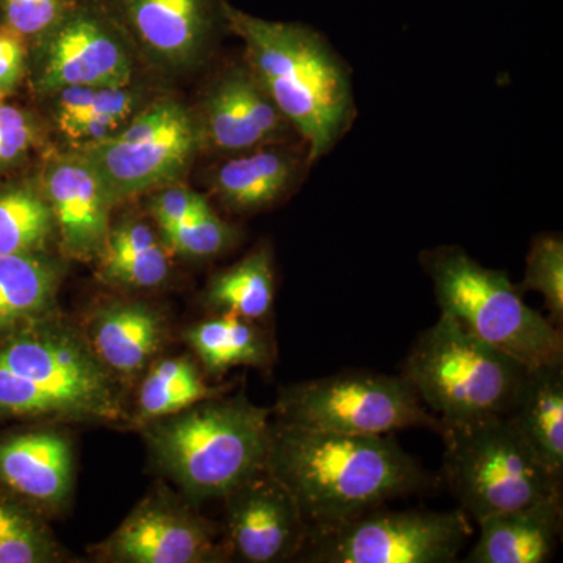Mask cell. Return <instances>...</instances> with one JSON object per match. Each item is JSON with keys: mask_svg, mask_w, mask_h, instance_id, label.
I'll return each instance as SVG.
<instances>
[{"mask_svg": "<svg viewBox=\"0 0 563 563\" xmlns=\"http://www.w3.org/2000/svg\"><path fill=\"white\" fill-rule=\"evenodd\" d=\"M265 470L287 488L309 528L343 523L429 485L393 433L342 435L276 420Z\"/></svg>", "mask_w": 563, "mask_h": 563, "instance_id": "obj_1", "label": "cell"}, {"mask_svg": "<svg viewBox=\"0 0 563 563\" xmlns=\"http://www.w3.org/2000/svg\"><path fill=\"white\" fill-rule=\"evenodd\" d=\"M125 384L58 310L0 340V422L131 421Z\"/></svg>", "mask_w": 563, "mask_h": 563, "instance_id": "obj_2", "label": "cell"}, {"mask_svg": "<svg viewBox=\"0 0 563 563\" xmlns=\"http://www.w3.org/2000/svg\"><path fill=\"white\" fill-rule=\"evenodd\" d=\"M222 20L244 44V65L295 132L309 162L335 146L352 117L351 80L343 63L312 29L261 20L221 2Z\"/></svg>", "mask_w": 563, "mask_h": 563, "instance_id": "obj_3", "label": "cell"}, {"mask_svg": "<svg viewBox=\"0 0 563 563\" xmlns=\"http://www.w3.org/2000/svg\"><path fill=\"white\" fill-rule=\"evenodd\" d=\"M273 409L246 393L214 396L139 426L155 468L192 506L224 499L265 470Z\"/></svg>", "mask_w": 563, "mask_h": 563, "instance_id": "obj_4", "label": "cell"}, {"mask_svg": "<svg viewBox=\"0 0 563 563\" xmlns=\"http://www.w3.org/2000/svg\"><path fill=\"white\" fill-rule=\"evenodd\" d=\"M526 369L442 312L415 340L401 374L444 428L504 417Z\"/></svg>", "mask_w": 563, "mask_h": 563, "instance_id": "obj_5", "label": "cell"}, {"mask_svg": "<svg viewBox=\"0 0 563 563\" xmlns=\"http://www.w3.org/2000/svg\"><path fill=\"white\" fill-rule=\"evenodd\" d=\"M440 312L528 368L563 363L562 331L525 302L509 276L485 268L461 247L422 255Z\"/></svg>", "mask_w": 563, "mask_h": 563, "instance_id": "obj_6", "label": "cell"}, {"mask_svg": "<svg viewBox=\"0 0 563 563\" xmlns=\"http://www.w3.org/2000/svg\"><path fill=\"white\" fill-rule=\"evenodd\" d=\"M443 472L463 512L484 518L521 509L562 492L506 417L444 426Z\"/></svg>", "mask_w": 563, "mask_h": 563, "instance_id": "obj_7", "label": "cell"}, {"mask_svg": "<svg viewBox=\"0 0 563 563\" xmlns=\"http://www.w3.org/2000/svg\"><path fill=\"white\" fill-rule=\"evenodd\" d=\"M276 421L342 435L377 437L409 428L435 432L442 422L398 374L352 369L280 388Z\"/></svg>", "mask_w": 563, "mask_h": 563, "instance_id": "obj_8", "label": "cell"}, {"mask_svg": "<svg viewBox=\"0 0 563 563\" xmlns=\"http://www.w3.org/2000/svg\"><path fill=\"white\" fill-rule=\"evenodd\" d=\"M202 150L198 110L172 96L141 107L109 139L77 147L98 174L114 207L177 184Z\"/></svg>", "mask_w": 563, "mask_h": 563, "instance_id": "obj_9", "label": "cell"}, {"mask_svg": "<svg viewBox=\"0 0 563 563\" xmlns=\"http://www.w3.org/2000/svg\"><path fill=\"white\" fill-rule=\"evenodd\" d=\"M461 507L431 510H369L332 526L309 528L296 561L307 563H451L472 536Z\"/></svg>", "mask_w": 563, "mask_h": 563, "instance_id": "obj_10", "label": "cell"}, {"mask_svg": "<svg viewBox=\"0 0 563 563\" xmlns=\"http://www.w3.org/2000/svg\"><path fill=\"white\" fill-rule=\"evenodd\" d=\"M132 44L107 14L73 5L29 46L27 80L40 98L68 87L132 85Z\"/></svg>", "mask_w": 563, "mask_h": 563, "instance_id": "obj_11", "label": "cell"}, {"mask_svg": "<svg viewBox=\"0 0 563 563\" xmlns=\"http://www.w3.org/2000/svg\"><path fill=\"white\" fill-rule=\"evenodd\" d=\"M221 526L211 523L180 493L165 485L152 488L114 532L92 548L101 562H228Z\"/></svg>", "mask_w": 563, "mask_h": 563, "instance_id": "obj_12", "label": "cell"}, {"mask_svg": "<svg viewBox=\"0 0 563 563\" xmlns=\"http://www.w3.org/2000/svg\"><path fill=\"white\" fill-rule=\"evenodd\" d=\"M222 526L229 561L279 563L296 561L309 536L298 504L272 474H254L224 498Z\"/></svg>", "mask_w": 563, "mask_h": 563, "instance_id": "obj_13", "label": "cell"}, {"mask_svg": "<svg viewBox=\"0 0 563 563\" xmlns=\"http://www.w3.org/2000/svg\"><path fill=\"white\" fill-rule=\"evenodd\" d=\"M57 228V251L66 261L99 262L114 209L102 181L79 151L54 152L36 174Z\"/></svg>", "mask_w": 563, "mask_h": 563, "instance_id": "obj_14", "label": "cell"}, {"mask_svg": "<svg viewBox=\"0 0 563 563\" xmlns=\"http://www.w3.org/2000/svg\"><path fill=\"white\" fill-rule=\"evenodd\" d=\"M60 422H33L0 435V488L47 518L68 509L76 488V448Z\"/></svg>", "mask_w": 563, "mask_h": 563, "instance_id": "obj_15", "label": "cell"}, {"mask_svg": "<svg viewBox=\"0 0 563 563\" xmlns=\"http://www.w3.org/2000/svg\"><path fill=\"white\" fill-rule=\"evenodd\" d=\"M118 25L155 68L184 73L209 52L217 0H113Z\"/></svg>", "mask_w": 563, "mask_h": 563, "instance_id": "obj_16", "label": "cell"}, {"mask_svg": "<svg viewBox=\"0 0 563 563\" xmlns=\"http://www.w3.org/2000/svg\"><path fill=\"white\" fill-rule=\"evenodd\" d=\"M198 114L203 147L222 154L282 143L292 131L246 65L225 69L210 85Z\"/></svg>", "mask_w": 563, "mask_h": 563, "instance_id": "obj_17", "label": "cell"}, {"mask_svg": "<svg viewBox=\"0 0 563 563\" xmlns=\"http://www.w3.org/2000/svg\"><path fill=\"white\" fill-rule=\"evenodd\" d=\"M81 329L99 361L124 384L150 368L166 339L163 314L131 299L101 303Z\"/></svg>", "mask_w": 563, "mask_h": 563, "instance_id": "obj_18", "label": "cell"}, {"mask_svg": "<svg viewBox=\"0 0 563 563\" xmlns=\"http://www.w3.org/2000/svg\"><path fill=\"white\" fill-rule=\"evenodd\" d=\"M561 493L479 521V539L466 563H544L553 558L562 531Z\"/></svg>", "mask_w": 563, "mask_h": 563, "instance_id": "obj_19", "label": "cell"}, {"mask_svg": "<svg viewBox=\"0 0 563 563\" xmlns=\"http://www.w3.org/2000/svg\"><path fill=\"white\" fill-rule=\"evenodd\" d=\"M301 166L298 152L268 144L222 162L211 174V188L229 210L252 213L280 201L295 187Z\"/></svg>", "mask_w": 563, "mask_h": 563, "instance_id": "obj_20", "label": "cell"}, {"mask_svg": "<svg viewBox=\"0 0 563 563\" xmlns=\"http://www.w3.org/2000/svg\"><path fill=\"white\" fill-rule=\"evenodd\" d=\"M66 262L58 251L0 255V340L58 310Z\"/></svg>", "mask_w": 563, "mask_h": 563, "instance_id": "obj_21", "label": "cell"}, {"mask_svg": "<svg viewBox=\"0 0 563 563\" xmlns=\"http://www.w3.org/2000/svg\"><path fill=\"white\" fill-rule=\"evenodd\" d=\"M544 468L563 476V363L526 369L504 415Z\"/></svg>", "mask_w": 563, "mask_h": 563, "instance_id": "obj_22", "label": "cell"}, {"mask_svg": "<svg viewBox=\"0 0 563 563\" xmlns=\"http://www.w3.org/2000/svg\"><path fill=\"white\" fill-rule=\"evenodd\" d=\"M185 342L198 355L210 376L220 377L236 366L266 368L273 362V344L257 321L235 314H214L185 331Z\"/></svg>", "mask_w": 563, "mask_h": 563, "instance_id": "obj_23", "label": "cell"}, {"mask_svg": "<svg viewBox=\"0 0 563 563\" xmlns=\"http://www.w3.org/2000/svg\"><path fill=\"white\" fill-rule=\"evenodd\" d=\"M57 250V228L36 176L0 179V255Z\"/></svg>", "mask_w": 563, "mask_h": 563, "instance_id": "obj_24", "label": "cell"}, {"mask_svg": "<svg viewBox=\"0 0 563 563\" xmlns=\"http://www.w3.org/2000/svg\"><path fill=\"white\" fill-rule=\"evenodd\" d=\"M203 301L214 314L265 320L274 302L272 252L266 247L255 250L231 268L211 277Z\"/></svg>", "mask_w": 563, "mask_h": 563, "instance_id": "obj_25", "label": "cell"}, {"mask_svg": "<svg viewBox=\"0 0 563 563\" xmlns=\"http://www.w3.org/2000/svg\"><path fill=\"white\" fill-rule=\"evenodd\" d=\"M228 388L203 380L196 363L188 357L163 358L152 363L140 385L135 412L136 426L180 412L203 399L224 395Z\"/></svg>", "mask_w": 563, "mask_h": 563, "instance_id": "obj_26", "label": "cell"}, {"mask_svg": "<svg viewBox=\"0 0 563 563\" xmlns=\"http://www.w3.org/2000/svg\"><path fill=\"white\" fill-rule=\"evenodd\" d=\"M47 520L31 504L0 488V563L66 561V551Z\"/></svg>", "mask_w": 563, "mask_h": 563, "instance_id": "obj_27", "label": "cell"}, {"mask_svg": "<svg viewBox=\"0 0 563 563\" xmlns=\"http://www.w3.org/2000/svg\"><path fill=\"white\" fill-rule=\"evenodd\" d=\"M54 120L58 129L85 118H102L125 125L141 109L139 92L128 87H68L55 91Z\"/></svg>", "mask_w": 563, "mask_h": 563, "instance_id": "obj_28", "label": "cell"}, {"mask_svg": "<svg viewBox=\"0 0 563 563\" xmlns=\"http://www.w3.org/2000/svg\"><path fill=\"white\" fill-rule=\"evenodd\" d=\"M518 291L542 295L551 322L562 329L563 322V242L558 235H540L532 243L526 261L525 279Z\"/></svg>", "mask_w": 563, "mask_h": 563, "instance_id": "obj_29", "label": "cell"}, {"mask_svg": "<svg viewBox=\"0 0 563 563\" xmlns=\"http://www.w3.org/2000/svg\"><path fill=\"white\" fill-rule=\"evenodd\" d=\"M158 235L168 252L185 258L217 257L236 240L235 229L222 221L213 209L180 224L158 229Z\"/></svg>", "mask_w": 563, "mask_h": 563, "instance_id": "obj_30", "label": "cell"}, {"mask_svg": "<svg viewBox=\"0 0 563 563\" xmlns=\"http://www.w3.org/2000/svg\"><path fill=\"white\" fill-rule=\"evenodd\" d=\"M172 273L169 252L163 246L129 252L121 255H103L98 262V276L103 284L124 290H150L165 284Z\"/></svg>", "mask_w": 563, "mask_h": 563, "instance_id": "obj_31", "label": "cell"}, {"mask_svg": "<svg viewBox=\"0 0 563 563\" xmlns=\"http://www.w3.org/2000/svg\"><path fill=\"white\" fill-rule=\"evenodd\" d=\"M44 143V125L35 111L0 101V179L18 174Z\"/></svg>", "mask_w": 563, "mask_h": 563, "instance_id": "obj_32", "label": "cell"}, {"mask_svg": "<svg viewBox=\"0 0 563 563\" xmlns=\"http://www.w3.org/2000/svg\"><path fill=\"white\" fill-rule=\"evenodd\" d=\"M73 5V0H0V25L18 33L31 46Z\"/></svg>", "mask_w": 563, "mask_h": 563, "instance_id": "obj_33", "label": "cell"}, {"mask_svg": "<svg viewBox=\"0 0 563 563\" xmlns=\"http://www.w3.org/2000/svg\"><path fill=\"white\" fill-rule=\"evenodd\" d=\"M147 209L157 229H165L191 220L211 206L198 191L177 181L152 191Z\"/></svg>", "mask_w": 563, "mask_h": 563, "instance_id": "obj_34", "label": "cell"}, {"mask_svg": "<svg viewBox=\"0 0 563 563\" xmlns=\"http://www.w3.org/2000/svg\"><path fill=\"white\" fill-rule=\"evenodd\" d=\"M27 41L0 25V91L10 98L27 79Z\"/></svg>", "mask_w": 563, "mask_h": 563, "instance_id": "obj_35", "label": "cell"}, {"mask_svg": "<svg viewBox=\"0 0 563 563\" xmlns=\"http://www.w3.org/2000/svg\"><path fill=\"white\" fill-rule=\"evenodd\" d=\"M3 99H9V98H7V96H5V95H3V92H2V91H0V101H3Z\"/></svg>", "mask_w": 563, "mask_h": 563, "instance_id": "obj_36", "label": "cell"}]
</instances>
